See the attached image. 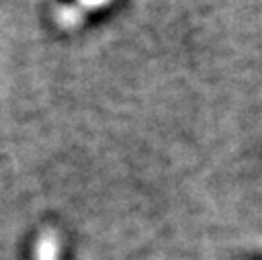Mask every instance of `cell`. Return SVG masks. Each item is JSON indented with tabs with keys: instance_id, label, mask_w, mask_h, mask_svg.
I'll return each mask as SVG.
<instances>
[{
	"instance_id": "obj_3",
	"label": "cell",
	"mask_w": 262,
	"mask_h": 260,
	"mask_svg": "<svg viewBox=\"0 0 262 260\" xmlns=\"http://www.w3.org/2000/svg\"><path fill=\"white\" fill-rule=\"evenodd\" d=\"M111 0H76V4L82 8V10H94V8H100V6H106Z\"/></svg>"
},
{
	"instance_id": "obj_1",
	"label": "cell",
	"mask_w": 262,
	"mask_h": 260,
	"mask_svg": "<svg viewBox=\"0 0 262 260\" xmlns=\"http://www.w3.org/2000/svg\"><path fill=\"white\" fill-rule=\"evenodd\" d=\"M86 16V10H82L78 4H68V6H59L55 12V18L59 23V27L63 29H74L78 27Z\"/></svg>"
},
{
	"instance_id": "obj_2",
	"label": "cell",
	"mask_w": 262,
	"mask_h": 260,
	"mask_svg": "<svg viewBox=\"0 0 262 260\" xmlns=\"http://www.w3.org/2000/svg\"><path fill=\"white\" fill-rule=\"evenodd\" d=\"M57 237L51 231H45L35 248V260H57Z\"/></svg>"
}]
</instances>
